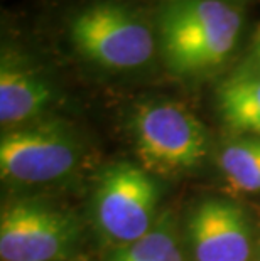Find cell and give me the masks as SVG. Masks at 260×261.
Here are the masks:
<instances>
[{"mask_svg":"<svg viewBox=\"0 0 260 261\" xmlns=\"http://www.w3.org/2000/svg\"><path fill=\"white\" fill-rule=\"evenodd\" d=\"M108 261H184L173 221H157L140 240L124 244Z\"/></svg>","mask_w":260,"mask_h":261,"instance_id":"obj_11","label":"cell"},{"mask_svg":"<svg viewBox=\"0 0 260 261\" xmlns=\"http://www.w3.org/2000/svg\"><path fill=\"white\" fill-rule=\"evenodd\" d=\"M242 32V14L221 0H168L159 12V42L174 74L196 76L230 56Z\"/></svg>","mask_w":260,"mask_h":261,"instance_id":"obj_1","label":"cell"},{"mask_svg":"<svg viewBox=\"0 0 260 261\" xmlns=\"http://www.w3.org/2000/svg\"><path fill=\"white\" fill-rule=\"evenodd\" d=\"M80 148L59 125H41L4 133L0 138V175L17 184H44L76 167Z\"/></svg>","mask_w":260,"mask_h":261,"instance_id":"obj_6","label":"cell"},{"mask_svg":"<svg viewBox=\"0 0 260 261\" xmlns=\"http://www.w3.org/2000/svg\"><path fill=\"white\" fill-rule=\"evenodd\" d=\"M245 68L260 73V25L255 32V36H253V39H252L250 54H248V61H247Z\"/></svg>","mask_w":260,"mask_h":261,"instance_id":"obj_12","label":"cell"},{"mask_svg":"<svg viewBox=\"0 0 260 261\" xmlns=\"http://www.w3.org/2000/svg\"><path fill=\"white\" fill-rule=\"evenodd\" d=\"M49 83L26 66L4 56L0 66V121L20 123L39 115L51 101Z\"/></svg>","mask_w":260,"mask_h":261,"instance_id":"obj_8","label":"cell"},{"mask_svg":"<svg viewBox=\"0 0 260 261\" xmlns=\"http://www.w3.org/2000/svg\"><path fill=\"white\" fill-rule=\"evenodd\" d=\"M218 164L235 192L260 191V138L242 137L218 155Z\"/></svg>","mask_w":260,"mask_h":261,"instance_id":"obj_10","label":"cell"},{"mask_svg":"<svg viewBox=\"0 0 260 261\" xmlns=\"http://www.w3.org/2000/svg\"><path fill=\"white\" fill-rule=\"evenodd\" d=\"M76 238V219L48 204L17 201L2 209V261H56L75 246Z\"/></svg>","mask_w":260,"mask_h":261,"instance_id":"obj_5","label":"cell"},{"mask_svg":"<svg viewBox=\"0 0 260 261\" xmlns=\"http://www.w3.org/2000/svg\"><path fill=\"white\" fill-rule=\"evenodd\" d=\"M217 105L231 133L260 138V73L242 68L221 81Z\"/></svg>","mask_w":260,"mask_h":261,"instance_id":"obj_9","label":"cell"},{"mask_svg":"<svg viewBox=\"0 0 260 261\" xmlns=\"http://www.w3.org/2000/svg\"><path fill=\"white\" fill-rule=\"evenodd\" d=\"M159 189L151 174L129 162L108 165L97 180L93 214L98 229L110 241L129 244L152 229Z\"/></svg>","mask_w":260,"mask_h":261,"instance_id":"obj_4","label":"cell"},{"mask_svg":"<svg viewBox=\"0 0 260 261\" xmlns=\"http://www.w3.org/2000/svg\"><path fill=\"white\" fill-rule=\"evenodd\" d=\"M130 130L137 157L147 172L181 174L198 167L208 155L206 128L179 103L140 105L132 115Z\"/></svg>","mask_w":260,"mask_h":261,"instance_id":"obj_2","label":"cell"},{"mask_svg":"<svg viewBox=\"0 0 260 261\" xmlns=\"http://www.w3.org/2000/svg\"><path fill=\"white\" fill-rule=\"evenodd\" d=\"M69 37L88 61L108 69H132L152 58L154 37L139 15L120 4L88 5L71 19Z\"/></svg>","mask_w":260,"mask_h":261,"instance_id":"obj_3","label":"cell"},{"mask_svg":"<svg viewBox=\"0 0 260 261\" xmlns=\"http://www.w3.org/2000/svg\"><path fill=\"white\" fill-rule=\"evenodd\" d=\"M187 234L196 261H247L252 253V229L240 205L204 201L191 214Z\"/></svg>","mask_w":260,"mask_h":261,"instance_id":"obj_7","label":"cell"}]
</instances>
